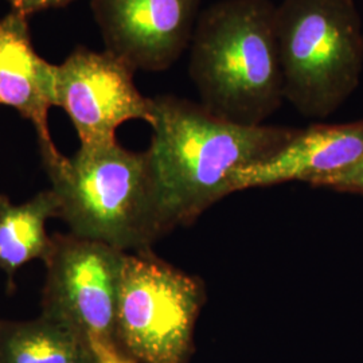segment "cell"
Listing matches in <instances>:
<instances>
[{"label": "cell", "instance_id": "obj_1", "mask_svg": "<svg viewBox=\"0 0 363 363\" xmlns=\"http://www.w3.org/2000/svg\"><path fill=\"white\" fill-rule=\"evenodd\" d=\"M147 150L171 229L198 220L232 193L237 171L279 152L298 133L280 125H244L174 94L152 99Z\"/></svg>", "mask_w": 363, "mask_h": 363}, {"label": "cell", "instance_id": "obj_9", "mask_svg": "<svg viewBox=\"0 0 363 363\" xmlns=\"http://www.w3.org/2000/svg\"><path fill=\"white\" fill-rule=\"evenodd\" d=\"M363 157V121L312 124L269 159L235 172L232 193L286 182L323 187Z\"/></svg>", "mask_w": 363, "mask_h": 363}, {"label": "cell", "instance_id": "obj_3", "mask_svg": "<svg viewBox=\"0 0 363 363\" xmlns=\"http://www.w3.org/2000/svg\"><path fill=\"white\" fill-rule=\"evenodd\" d=\"M70 233L127 253L150 250L169 226L147 151L116 142L81 145L48 169Z\"/></svg>", "mask_w": 363, "mask_h": 363}, {"label": "cell", "instance_id": "obj_10", "mask_svg": "<svg viewBox=\"0 0 363 363\" xmlns=\"http://www.w3.org/2000/svg\"><path fill=\"white\" fill-rule=\"evenodd\" d=\"M55 69L34 50L27 18L11 11L0 19V100L33 123L46 171L65 159L48 123L55 106Z\"/></svg>", "mask_w": 363, "mask_h": 363}, {"label": "cell", "instance_id": "obj_2", "mask_svg": "<svg viewBox=\"0 0 363 363\" xmlns=\"http://www.w3.org/2000/svg\"><path fill=\"white\" fill-rule=\"evenodd\" d=\"M272 0H218L202 10L189 74L213 115L261 125L286 101Z\"/></svg>", "mask_w": 363, "mask_h": 363}, {"label": "cell", "instance_id": "obj_12", "mask_svg": "<svg viewBox=\"0 0 363 363\" xmlns=\"http://www.w3.org/2000/svg\"><path fill=\"white\" fill-rule=\"evenodd\" d=\"M58 213V198L52 189L21 205L0 195V271L9 279L27 262L46 259L52 245L46 222Z\"/></svg>", "mask_w": 363, "mask_h": 363}, {"label": "cell", "instance_id": "obj_13", "mask_svg": "<svg viewBox=\"0 0 363 363\" xmlns=\"http://www.w3.org/2000/svg\"><path fill=\"white\" fill-rule=\"evenodd\" d=\"M323 187L340 193L363 194V157L351 169L325 182Z\"/></svg>", "mask_w": 363, "mask_h": 363}, {"label": "cell", "instance_id": "obj_14", "mask_svg": "<svg viewBox=\"0 0 363 363\" xmlns=\"http://www.w3.org/2000/svg\"><path fill=\"white\" fill-rule=\"evenodd\" d=\"M99 363H138L120 347L116 340L91 339Z\"/></svg>", "mask_w": 363, "mask_h": 363}, {"label": "cell", "instance_id": "obj_5", "mask_svg": "<svg viewBox=\"0 0 363 363\" xmlns=\"http://www.w3.org/2000/svg\"><path fill=\"white\" fill-rule=\"evenodd\" d=\"M206 300L203 281L144 250L127 253L121 272L116 340L138 363H187Z\"/></svg>", "mask_w": 363, "mask_h": 363}, {"label": "cell", "instance_id": "obj_11", "mask_svg": "<svg viewBox=\"0 0 363 363\" xmlns=\"http://www.w3.org/2000/svg\"><path fill=\"white\" fill-rule=\"evenodd\" d=\"M0 363H99L91 337L43 315L0 320Z\"/></svg>", "mask_w": 363, "mask_h": 363}, {"label": "cell", "instance_id": "obj_7", "mask_svg": "<svg viewBox=\"0 0 363 363\" xmlns=\"http://www.w3.org/2000/svg\"><path fill=\"white\" fill-rule=\"evenodd\" d=\"M135 69L113 52L78 49L55 69V106L70 117L81 145L116 142L130 120L151 125L152 99L135 85Z\"/></svg>", "mask_w": 363, "mask_h": 363}, {"label": "cell", "instance_id": "obj_16", "mask_svg": "<svg viewBox=\"0 0 363 363\" xmlns=\"http://www.w3.org/2000/svg\"><path fill=\"white\" fill-rule=\"evenodd\" d=\"M0 104H1V100H0Z\"/></svg>", "mask_w": 363, "mask_h": 363}, {"label": "cell", "instance_id": "obj_15", "mask_svg": "<svg viewBox=\"0 0 363 363\" xmlns=\"http://www.w3.org/2000/svg\"><path fill=\"white\" fill-rule=\"evenodd\" d=\"M9 1L13 9L11 11L28 18L30 15L39 11L62 7L73 0H9Z\"/></svg>", "mask_w": 363, "mask_h": 363}, {"label": "cell", "instance_id": "obj_6", "mask_svg": "<svg viewBox=\"0 0 363 363\" xmlns=\"http://www.w3.org/2000/svg\"><path fill=\"white\" fill-rule=\"evenodd\" d=\"M127 252L74 234H54L43 259L40 315L91 339L116 340L121 272ZM117 342V340H116Z\"/></svg>", "mask_w": 363, "mask_h": 363}, {"label": "cell", "instance_id": "obj_4", "mask_svg": "<svg viewBox=\"0 0 363 363\" xmlns=\"http://www.w3.org/2000/svg\"><path fill=\"white\" fill-rule=\"evenodd\" d=\"M276 37L284 97L300 115L331 116L358 89L363 19L355 0H283Z\"/></svg>", "mask_w": 363, "mask_h": 363}, {"label": "cell", "instance_id": "obj_8", "mask_svg": "<svg viewBox=\"0 0 363 363\" xmlns=\"http://www.w3.org/2000/svg\"><path fill=\"white\" fill-rule=\"evenodd\" d=\"M202 0H91L105 48L135 70L164 72L189 50Z\"/></svg>", "mask_w": 363, "mask_h": 363}]
</instances>
